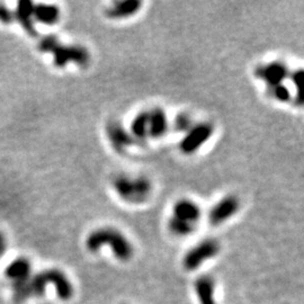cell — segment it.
Returning a JSON list of instances; mask_svg holds the SVG:
<instances>
[{
    "label": "cell",
    "mask_w": 304,
    "mask_h": 304,
    "mask_svg": "<svg viewBox=\"0 0 304 304\" xmlns=\"http://www.w3.org/2000/svg\"><path fill=\"white\" fill-rule=\"evenodd\" d=\"M38 50L43 53H50L53 56V64L58 68H64L69 64L87 66L90 62V54L86 48L79 44H64L52 34L41 38Z\"/></svg>",
    "instance_id": "6da1fadb"
},
{
    "label": "cell",
    "mask_w": 304,
    "mask_h": 304,
    "mask_svg": "<svg viewBox=\"0 0 304 304\" xmlns=\"http://www.w3.org/2000/svg\"><path fill=\"white\" fill-rule=\"evenodd\" d=\"M105 246L110 247L114 256L122 262L130 260L134 254L133 246L130 240L122 232L114 228H100L88 234L86 248L90 252H97Z\"/></svg>",
    "instance_id": "7a4b0ae2"
},
{
    "label": "cell",
    "mask_w": 304,
    "mask_h": 304,
    "mask_svg": "<svg viewBox=\"0 0 304 304\" xmlns=\"http://www.w3.org/2000/svg\"><path fill=\"white\" fill-rule=\"evenodd\" d=\"M202 218L200 205L190 198H182L172 205V216L168 220V229L177 236L193 234L196 224Z\"/></svg>",
    "instance_id": "3957f363"
},
{
    "label": "cell",
    "mask_w": 304,
    "mask_h": 304,
    "mask_svg": "<svg viewBox=\"0 0 304 304\" xmlns=\"http://www.w3.org/2000/svg\"><path fill=\"white\" fill-rule=\"evenodd\" d=\"M114 193L128 204L146 203L152 194V182L144 176L118 175L112 182Z\"/></svg>",
    "instance_id": "277c9868"
},
{
    "label": "cell",
    "mask_w": 304,
    "mask_h": 304,
    "mask_svg": "<svg viewBox=\"0 0 304 304\" xmlns=\"http://www.w3.org/2000/svg\"><path fill=\"white\" fill-rule=\"evenodd\" d=\"M51 283L56 286L58 296L61 300H69L74 294V288L66 276L59 270H48L40 272L33 277V280L28 282L26 290L28 295H42L44 293L46 285Z\"/></svg>",
    "instance_id": "5b68a950"
},
{
    "label": "cell",
    "mask_w": 304,
    "mask_h": 304,
    "mask_svg": "<svg viewBox=\"0 0 304 304\" xmlns=\"http://www.w3.org/2000/svg\"><path fill=\"white\" fill-rule=\"evenodd\" d=\"M214 125L210 122L193 124L188 131L184 133L180 142V150L184 154L190 156L198 152L205 143L213 136Z\"/></svg>",
    "instance_id": "8992f818"
},
{
    "label": "cell",
    "mask_w": 304,
    "mask_h": 304,
    "mask_svg": "<svg viewBox=\"0 0 304 304\" xmlns=\"http://www.w3.org/2000/svg\"><path fill=\"white\" fill-rule=\"evenodd\" d=\"M220 252V244L216 240L205 239L192 248L182 258V266L186 270H195L208 259L216 257Z\"/></svg>",
    "instance_id": "52a82bcc"
},
{
    "label": "cell",
    "mask_w": 304,
    "mask_h": 304,
    "mask_svg": "<svg viewBox=\"0 0 304 304\" xmlns=\"http://www.w3.org/2000/svg\"><path fill=\"white\" fill-rule=\"evenodd\" d=\"M254 74L259 82L266 84L268 88L284 84L290 76V69L284 62L270 61L267 64H258L254 70Z\"/></svg>",
    "instance_id": "ba28073f"
},
{
    "label": "cell",
    "mask_w": 304,
    "mask_h": 304,
    "mask_svg": "<svg viewBox=\"0 0 304 304\" xmlns=\"http://www.w3.org/2000/svg\"><path fill=\"white\" fill-rule=\"evenodd\" d=\"M240 200L236 195H226L210 208L208 222L211 226H218L229 221L240 210Z\"/></svg>",
    "instance_id": "9c48e42d"
},
{
    "label": "cell",
    "mask_w": 304,
    "mask_h": 304,
    "mask_svg": "<svg viewBox=\"0 0 304 304\" xmlns=\"http://www.w3.org/2000/svg\"><path fill=\"white\" fill-rule=\"evenodd\" d=\"M106 136L113 149L118 152L126 151L136 143L128 128H125L118 120H112L106 125Z\"/></svg>",
    "instance_id": "30bf717a"
},
{
    "label": "cell",
    "mask_w": 304,
    "mask_h": 304,
    "mask_svg": "<svg viewBox=\"0 0 304 304\" xmlns=\"http://www.w3.org/2000/svg\"><path fill=\"white\" fill-rule=\"evenodd\" d=\"M148 124H149V138L159 140L166 136L170 128V122L166 110L162 107L148 110Z\"/></svg>",
    "instance_id": "8fae6325"
},
{
    "label": "cell",
    "mask_w": 304,
    "mask_h": 304,
    "mask_svg": "<svg viewBox=\"0 0 304 304\" xmlns=\"http://www.w3.org/2000/svg\"><path fill=\"white\" fill-rule=\"evenodd\" d=\"M143 2L140 0H118L107 7L106 15L110 20H128L141 10Z\"/></svg>",
    "instance_id": "7c38bea8"
},
{
    "label": "cell",
    "mask_w": 304,
    "mask_h": 304,
    "mask_svg": "<svg viewBox=\"0 0 304 304\" xmlns=\"http://www.w3.org/2000/svg\"><path fill=\"white\" fill-rule=\"evenodd\" d=\"M15 20L18 22L22 28L30 36L34 38L36 35V28L34 23V4L28 0H22L17 4L16 10L14 12Z\"/></svg>",
    "instance_id": "4fadbf2b"
},
{
    "label": "cell",
    "mask_w": 304,
    "mask_h": 304,
    "mask_svg": "<svg viewBox=\"0 0 304 304\" xmlns=\"http://www.w3.org/2000/svg\"><path fill=\"white\" fill-rule=\"evenodd\" d=\"M128 132L134 142H146L149 140V124H148V110H141L134 115L130 123Z\"/></svg>",
    "instance_id": "5bb4252c"
},
{
    "label": "cell",
    "mask_w": 304,
    "mask_h": 304,
    "mask_svg": "<svg viewBox=\"0 0 304 304\" xmlns=\"http://www.w3.org/2000/svg\"><path fill=\"white\" fill-rule=\"evenodd\" d=\"M195 292L198 294L200 304H216V283L208 275L200 276L195 280Z\"/></svg>",
    "instance_id": "9a60e30c"
},
{
    "label": "cell",
    "mask_w": 304,
    "mask_h": 304,
    "mask_svg": "<svg viewBox=\"0 0 304 304\" xmlns=\"http://www.w3.org/2000/svg\"><path fill=\"white\" fill-rule=\"evenodd\" d=\"M60 20V10L54 5L38 4L34 5V20L44 25H54Z\"/></svg>",
    "instance_id": "2e32d148"
},
{
    "label": "cell",
    "mask_w": 304,
    "mask_h": 304,
    "mask_svg": "<svg viewBox=\"0 0 304 304\" xmlns=\"http://www.w3.org/2000/svg\"><path fill=\"white\" fill-rule=\"evenodd\" d=\"M30 272V264L28 259H17L12 262L6 270V275L14 282H25L28 280Z\"/></svg>",
    "instance_id": "e0dca14e"
},
{
    "label": "cell",
    "mask_w": 304,
    "mask_h": 304,
    "mask_svg": "<svg viewBox=\"0 0 304 304\" xmlns=\"http://www.w3.org/2000/svg\"><path fill=\"white\" fill-rule=\"evenodd\" d=\"M268 92H270V95L274 98L276 102H282V104H285V102H290L292 100L293 94L290 90L288 87H286L284 84L268 88Z\"/></svg>",
    "instance_id": "ac0fdd59"
},
{
    "label": "cell",
    "mask_w": 304,
    "mask_h": 304,
    "mask_svg": "<svg viewBox=\"0 0 304 304\" xmlns=\"http://www.w3.org/2000/svg\"><path fill=\"white\" fill-rule=\"evenodd\" d=\"M192 125H193V120H192L190 116L185 113H180V114H178L175 118H174L172 128L175 130L176 132L186 133L187 131H188Z\"/></svg>",
    "instance_id": "d6986e66"
},
{
    "label": "cell",
    "mask_w": 304,
    "mask_h": 304,
    "mask_svg": "<svg viewBox=\"0 0 304 304\" xmlns=\"http://www.w3.org/2000/svg\"><path fill=\"white\" fill-rule=\"evenodd\" d=\"M290 80L296 90V100H298L300 104H302V89H303V70L298 69L295 70L290 74Z\"/></svg>",
    "instance_id": "ffe728a7"
},
{
    "label": "cell",
    "mask_w": 304,
    "mask_h": 304,
    "mask_svg": "<svg viewBox=\"0 0 304 304\" xmlns=\"http://www.w3.org/2000/svg\"><path fill=\"white\" fill-rule=\"evenodd\" d=\"M14 20V12H12L7 6L0 4V22L2 24H12Z\"/></svg>",
    "instance_id": "44dd1931"
},
{
    "label": "cell",
    "mask_w": 304,
    "mask_h": 304,
    "mask_svg": "<svg viewBox=\"0 0 304 304\" xmlns=\"http://www.w3.org/2000/svg\"><path fill=\"white\" fill-rule=\"evenodd\" d=\"M5 249H6V241L5 238H4V236L0 234V257L2 256L4 252H5Z\"/></svg>",
    "instance_id": "7402d4cb"
}]
</instances>
